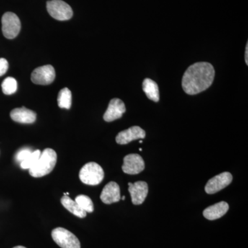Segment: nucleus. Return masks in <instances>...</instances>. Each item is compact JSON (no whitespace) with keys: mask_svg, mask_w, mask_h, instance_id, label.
Returning a JSON list of instances; mask_svg holds the SVG:
<instances>
[{"mask_svg":"<svg viewBox=\"0 0 248 248\" xmlns=\"http://www.w3.org/2000/svg\"><path fill=\"white\" fill-rule=\"evenodd\" d=\"M215 71L211 63L197 62L188 67L182 79V87L187 94L194 95L203 92L211 86Z\"/></svg>","mask_w":248,"mask_h":248,"instance_id":"nucleus-1","label":"nucleus"},{"mask_svg":"<svg viewBox=\"0 0 248 248\" xmlns=\"http://www.w3.org/2000/svg\"><path fill=\"white\" fill-rule=\"evenodd\" d=\"M58 155L54 150L46 148L41 153L36 164L29 169V174L32 177L38 178L50 174L57 164Z\"/></svg>","mask_w":248,"mask_h":248,"instance_id":"nucleus-2","label":"nucleus"},{"mask_svg":"<svg viewBox=\"0 0 248 248\" xmlns=\"http://www.w3.org/2000/svg\"><path fill=\"white\" fill-rule=\"evenodd\" d=\"M104 178V170L95 162L85 164L79 172L80 180L86 185L97 186L102 182Z\"/></svg>","mask_w":248,"mask_h":248,"instance_id":"nucleus-3","label":"nucleus"},{"mask_svg":"<svg viewBox=\"0 0 248 248\" xmlns=\"http://www.w3.org/2000/svg\"><path fill=\"white\" fill-rule=\"evenodd\" d=\"M52 237L57 244L62 248H81L78 237L63 228H57L52 231Z\"/></svg>","mask_w":248,"mask_h":248,"instance_id":"nucleus-4","label":"nucleus"},{"mask_svg":"<svg viewBox=\"0 0 248 248\" xmlns=\"http://www.w3.org/2000/svg\"><path fill=\"white\" fill-rule=\"evenodd\" d=\"M46 7L50 16L57 20H68L73 17L71 6L62 0H50L47 2Z\"/></svg>","mask_w":248,"mask_h":248,"instance_id":"nucleus-5","label":"nucleus"},{"mask_svg":"<svg viewBox=\"0 0 248 248\" xmlns=\"http://www.w3.org/2000/svg\"><path fill=\"white\" fill-rule=\"evenodd\" d=\"M1 25L4 37L10 40L16 38L20 32V20L14 13L7 12L4 14L1 18Z\"/></svg>","mask_w":248,"mask_h":248,"instance_id":"nucleus-6","label":"nucleus"},{"mask_svg":"<svg viewBox=\"0 0 248 248\" xmlns=\"http://www.w3.org/2000/svg\"><path fill=\"white\" fill-rule=\"evenodd\" d=\"M232 181L231 173L225 172L210 179L205 185V190L209 195L217 193L229 186Z\"/></svg>","mask_w":248,"mask_h":248,"instance_id":"nucleus-7","label":"nucleus"},{"mask_svg":"<svg viewBox=\"0 0 248 248\" xmlns=\"http://www.w3.org/2000/svg\"><path fill=\"white\" fill-rule=\"evenodd\" d=\"M55 79V69L51 65L38 67L32 71L31 80L35 84L48 85Z\"/></svg>","mask_w":248,"mask_h":248,"instance_id":"nucleus-8","label":"nucleus"},{"mask_svg":"<svg viewBox=\"0 0 248 248\" xmlns=\"http://www.w3.org/2000/svg\"><path fill=\"white\" fill-rule=\"evenodd\" d=\"M144 169V161L140 155L130 154L124 157L122 170L125 174H138Z\"/></svg>","mask_w":248,"mask_h":248,"instance_id":"nucleus-9","label":"nucleus"},{"mask_svg":"<svg viewBox=\"0 0 248 248\" xmlns=\"http://www.w3.org/2000/svg\"><path fill=\"white\" fill-rule=\"evenodd\" d=\"M128 191L134 205H141L146 200L148 193V186L145 182L128 183Z\"/></svg>","mask_w":248,"mask_h":248,"instance_id":"nucleus-10","label":"nucleus"},{"mask_svg":"<svg viewBox=\"0 0 248 248\" xmlns=\"http://www.w3.org/2000/svg\"><path fill=\"white\" fill-rule=\"evenodd\" d=\"M146 132L140 126H133L120 132L116 137V141L121 145L128 144L134 140L144 139Z\"/></svg>","mask_w":248,"mask_h":248,"instance_id":"nucleus-11","label":"nucleus"},{"mask_svg":"<svg viewBox=\"0 0 248 248\" xmlns=\"http://www.w3.org/2000/svg\"><path fill=\"white\" fill-rule=\"evenodd\" d=\"M125 112L124 103L120 99L115 98L109 103L108 107L104 115V120L107 122H113L120 119Z\"/></svg>","mask_w":248,"mask_h":248,"instance_id":"nucleus-12","label":"nucleus"},{"mask_svg":"<svg viewBox=\"0 0 248 248\" xmlns=\"http://www.w3.org/2000/svg\"><path fill=\"white\" fill-rule=\"evenodd\" d=\"M100 199L105 204L118 202L121 200L120 186L116 182H109L103 189Z\"/></svg>","mask_w":248,"mask_h":248,"instance_id":"nucleus-13","label":"nucleus"},{"mask_svg":"<svg viewBox=\"0 0 248 248\" xmlns=\"http://www.w3.org/2000/svg\"><path fill=\"white\" fill-rule=\"evenodd\" d=\"M11 117L18 123L32 124L35 122L36 113L25 107L17 108L11 111Z\"/></svg>","mask_w":248,"mask_h":248,"instance_id":"nucleus-14","label":"nucleus"},{"mask_svg":"<svg viewBox=\"0 0 248 248\" xmlns=\"http://www.w3.org/2000/svg\"><path fill=\"white\" fill-rule=\"evenodd\" d=\"M229 210V205L225 202H219L204 210L203 215L207 219L213 221L221 218Z\"/></svg>","mask_w":248,"mask_h":248,"instance_id":"nucleus-15","label":"nucleus"},{"mask_svg":"<svg viewBox=\"0 0 248 248\" xmlns=\"http://www.w3.org/2000/svg\"><path fill=\"white\" fill-rule=\"evenodd\" d=\"M142 87H143V91L146 93L148 99L155 102H159V87H158V85L155 81L146 78V79L143 80Z\"/></svg>","mask_w":248,"mask_h":248,"instance_id":"nucleus-16","label":"nucleus"},{"mask_svg":"<svg viewBox=\"0 0 248 248\" xmlns=\"http://www.w3.org/2000/svg\"><path fill=\"white\" fill-rule=\"evenodd\" d=\"M62 205L70 213L76 215L79 218H85L86 217V212L80 208L76 201L72 200L68 196H63L61 199Z\"/></svg>","mask_w":248,"mask_h":248,"instance_id":"nucleus-17","label":"nucleus"},{"mask_svg":"<svg viewBox=\"0 0 248 248\" xmlns=\"http://www.w3.org/2000/svg\"><path fill=\"white\" fill-rule=\"evenodd\" d=\"M59 107L61 108L70 109L72 105V93L68 88H64L60 91L58 97Z\"/></svg>","mask_w":248,"mask_h":248,"instance_id":"nucleus-18","label":"nucleus"},{"mask_svg":"<svg viewBox=\"0 0 248 248\" xmlns=\"http://www.w3.org/2000/svg\"><path fill=\"white\" fill-rule=\"evenodd\" d=\"M75 201L79 205L80 208L86 213H91L94 211V205L92 200L88 196L84 195L78 196Z\"/></svg>","mask_w":248,"mask_h":248,"instance_id":"nucleus-19","label":"nucleus"},{"mask_svg":"<svg viewBox=\"0 0 248 248\" xmlns=\"http://www.w3.org/2000/svg\"><path fill=\"white\" fill-rule=\"evenodd\" d=\"M1 89L5 94H12L17 91V83L16 79L11 77L6 78L1 84Z\"/></svg>","mask_w":248,"mask_h":248,"instance_id":"nucleus-20","label":"nucleus"},{"mask_svg":"<svg viewBox=\"0 0 248 248\" xmlns=\"http://www.w3.org/2000/svg\"><path fill=\"white\" fill-rule=\"evenodd\" d=\"M41 152L40 150L32 152L27 159L24 160L20 163L21 168L22 169H30L37 162V160L40 158Z\"/></svg>","mask_w":248,"mask_h":248,"instance_id":"nucleus-21","label":"nucleus"},{"mask_svg":"<svg viewBox=\"0 0 248 248\" xmlns=\"http://www.w3.org/2000/svg\"><path fill=\"white\" fill-rule=\"evenodd\" d=\"M31 153H32V152H31V150H29V148H24V149L21 150V151L18 152L17 154L16 155V160H17L18 162H22L24 160L27 159Z\"/></svg>","mask_w":248,"mask_h":248,"instance_id":"nucleus-22","label":"nucleus"},{"mask_svg":"<svg viewBox=\"0 0 248 248\" xmlns=\"http://www.w3.org/2000/svg\"><path fill=\"white\" fill-rule=\"evenodd\" d=\"M9 68V63L4 58H0V77L4 76Z\"/></svg>","mask_w":248,"mask_h":248,"instance_id":"nucleus-23","label":"nucleus"},{"mask_svg":"<svg viewBox=\"0 0 248 248\" xmlns=\"http://www.w3.org/2000/svg\"><path fill=\"white\" fill-rule=\"evenodd\" d=\"M246 55H245V60H246V64L248 65V43L246 45Z\"/></svg>","mask_w":248,"mask_h":248,"instance_id":"nucleus-24","label":"nucleus"},{"mask_svg":"<svg viewBox=\"0 0 248 248\" xmlns=\"http://www.w3.org/2000/svg\"><path fill=\"white\" fill-rule=\"evenodd\" d=\"M14 248H27L24 247V246H16V247H14Z\"/></svg>","mask_w":248,"mask_h":248,"instance_id":"nucleus-25","label":"nucleus"},{"mask_svg":"<svg viewBox=\"0 0 248 248\" xmlns=\"http://www.w3.org/2000/svg\"><path fill=\"white\" fill-rule=\"evenodd\" d=\"M125 197H124H124H122V200H125Z\"/></svg>","mask_w":248,"mask_h":248,"instance_id":"nucleus-26","label":"nucleus"},{"mask_svg":"<svg viewBox=\"0 0 248 248\" xmlns=\"http://www.w3.org/2000/svg\"><path fill=\"white\" fill-rule=\"evenodd\" d=\"M140 151H142L141 148H140Z\"/></svg>","mask_w":248,"mask_h":248,"instance_id":"nucleus-27","label":"nucleus"}]
</instances>
